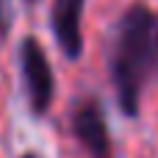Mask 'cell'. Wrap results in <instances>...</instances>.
Wrapping results in <instances>:
<instances>
[{"label":"cell","mask_w":158,"mask_h":158,"mask_svg":"<svg viewBox=\"0 0 158 158\" xmlns=\"http://www.w3.org/2000/svg\"><path fill=\"white\" fill-rule=\"evenodd\" d=\"M8 33V8H6V0H0V44Z\"/></svg>","instance_id":"obj_5"},{"label":"cell","mask_w":158,"mask_h":158,"mask_svg":"<svg viewBox=\"0 0 158 158\" xmlns=\"http://www.w3.org/2000/svg\"><path fill=\"white\" fill-rule=\"evenodd\" d=\"M19 69H22V83H25V94H28V106L36 117L50 111L53 94H56V78H53V67L50 58L44 53V47L39 44V39L25 36L19 44Z\"/></svg>","instance_id":"obj_2"},{"label":"cell","mask_w":158,"mask_h":158,"mask_svg":"<svg viewBox=\"0 0 158 158\" xmlns=\"http://www.w3.org/2000/svg\"><path fill=\"white\" fill-rule=\"evenodd\" d=\"M19 158H42V156H39V153H22Z\"/></svg>","instance_id":"obj_6"},{"label":"cell","mask_w":158,"mask_h":158,"mask_svg":"<svg viewBox=\"0 0 158 158\" xmlns=\"http://www.w3.org/2000/svg\"><path fill=\"white\" fill-rule=\"evenodd\" d=\"M108 78L119 111L136 119L147 86L158 81V11L147 3H131L114 22Z\"/></svg>","instance_id":"obj_1"},{"label":"cell","mask_w":158,"mask_h":158,"mask_svg":"<svg viewBox=\"0 0 158 158\" xmlns=\"http://www.w3.org/2000/svg\"><path fill=\"white\" fill-rule=\"evenodd\" d=\"M83 8L86 0H53L50 28L69 61H78L83 56Z\"/></svg>","instance_id":"obj_4"},{"label":"cell","mask_w":158,"mask_h":158,"mask_svg":"<svg viewBox=\"0 0 158 158\" xmlns=\"http://www.w3.org/2000/svg\"><path fill=\"white\" fill-rule=\"evenodd\" d=\"M69 128L75 142L86 150L89 158H114L111 128L106 119V108L97 97H83L81 103L72 106Z\"/></svg>","instance_id":"obj_3"}]
</instances>
